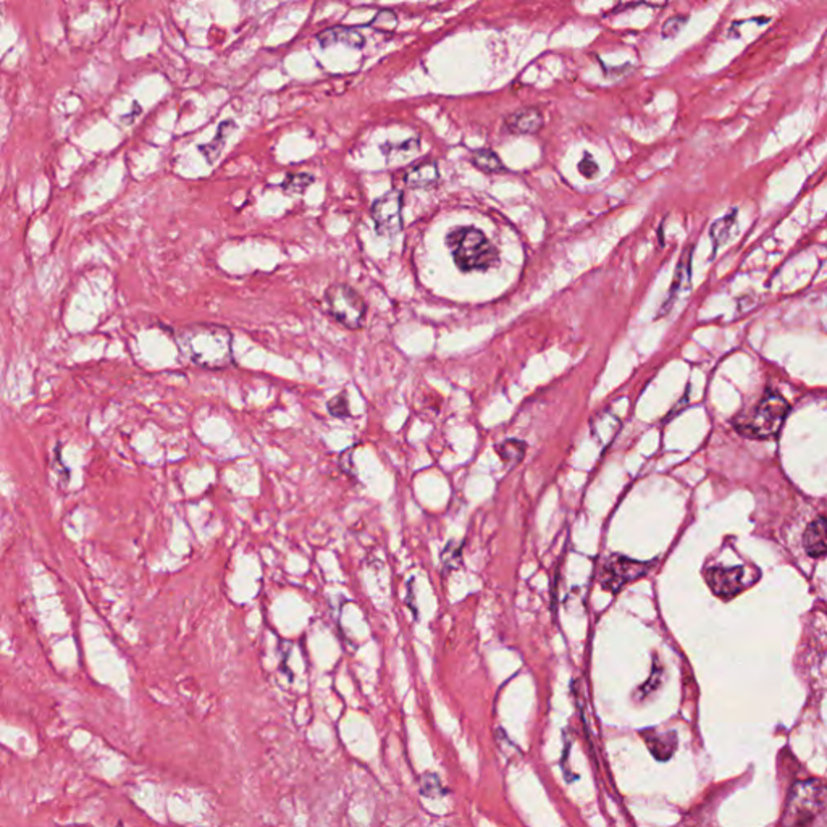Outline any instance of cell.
Returning <instances> with one entry per match:
<instances>
[{"mask_svg": "<svg viewBox=\"0 0 827 827\" xmlns=\"http://www.w3.org/2000/svg\"><path fill=\"white\" fill-rule=\"evenodd\" d=\"M180 354L194 366L207 370H225L235 364L233 334L227 326L194 324L176 332Z\"/></svg>", "mask_w": 827, "mask_h": 827, "instance_id": "cell-1", "label": "cell"}, {"mask_svg": "<svg viewBox=\"0 0 827 827\" xmlns=\"http://www.w3.org/2000/svg\"><path fill=\"white\" fill-rule=\"evenodd\" d=\"M446 246L453 255L454 263L462 271H490L500 262L496 247L484 231L474 227L453 228L446 236Z\"/></svg>", "mask_w": 827, "mask_h": 827, "instance_id": "cell-2", "label": "cell"}, {"mask_svg": "<svg viewBox=\"0 0 827 827\" xmlns=\"http://www.w3.org/2000/svg\"><path fill=\"white\" fill-rule=\"evenodd\" d=\"M782 823L786 826H827V786L804 780L792 788Z\"/></svg>", "mask_w": 827, "mask_h": 827, "instance_id": "cell-3", "label": "cell"}, {"mask_svg": "<svg viewBox=\"0 0 827 827\" xmlns=\"http://www.w3.org/2000/svg\"><path fill=\"white\" fill-rule=\"evenodd\" d=\"M324 301L328 314L342 326L350 330H360L366 324V301L350 285L334 283L326 288Z\"/></svg>", "mask_w": 827, "mask_h": 827, "instance_id": "cell-4", "label": "cell"}, {"mask_svg": "<svg viewBox=\"0 0 827 827\" xmlns=\"http://www.w3.org/2000/svg\"><path fill=\"white\" fill-rule=\"evenodd\" d=\"M788 405L779 395H768L756 407L755 414L745 427H739L743 435L751 438H772L779 433L787 417Z\"/></svg>", "mask_w": 827, "mask_h": 827, "instance_id": "cell-5", "label": "cell"}, {"mask_svg": "<svg viewBox=\"0 0 827 827\" xmlns=\"http://www.w3.org/2000/svg\"><path fill=\"white\" fill-rule=\"evenodd\" d=\"M760 579V573L755 567H713L707 573L709 589L713 593L724 600L739 595L742 591L750 589Z\"/></svg>", "mask_w": 827, "mask_h": 827, "instance_id": "cell-6", "label": "cell"}, {"mask_svg": "<svg viewBox=\"0 0 827 827\" xmlns=\"http://www.w3.org/2000/svg\"><path fill=\"white\" fill-rule=\"evenodd\" d=\"M650 567L652 563H642L622 555H613L606 559L605 565L601 567L600 585L611 593H618L630 582L644 577L645 574L650 571Z\"/></svg>", "mask_w": 827, "mask_h": 827, "instance_id": "cell-7", "label": "cell"}, {"mask_svg": "<svg viewBox=\"0 0 827 827\" xmlns=\"http://www.w3.org/2000/svg\"><path fill=\"white\" fill-rule=\"evenodd\" d=\"M401 210H403V192L398 190L387 192L382 198L375 200L370 209V214H372L377 231L387 236L398 233L403 227Z\"/></svg>", "mask_w": 827, "mask_h": 827, "instance_id": "cell-8", "label": "cell"}, {"mask_svg": "<svg viewBox=\"0 0 827 827\" xmlns=\"http://www.w3.org/2000/svg\"><path fill=\"white\" fill-rule=\"evenodd\" d=\"M543 123V115L535 107H525L506 117V128L514 135H535L540 131Z\"/></svg>", "mask_w": 827, "mask_h": 827, "instance_id": "cell-9", "label": "cell"}, {"mask_svg": "<svg viewBox=\"0 0 827 827\" xmlns=\"http://www.w3.org/2000/svg\"><path fill=\"white\" fill-rule=\"evenodd\" d=\"M438 180H440L438 165L430 160L413 165L405 173V183L411 190H429V188L437 186Z\"/></svg>", "mask_w": 827, "mask_h": 827, "instance_id": "cell-10", "label": "cell"}, {"mask_svg": "<svg viewBox=\"0 0 827 827\" xmlns=\"http://www.w3.org/2000/svg\"><path fill=\"white\" fill-rule=\"evenodd\" d=\"M645 743L650 748L652 755L660 761H668L674 755L677 748L676 732L658 734L654 731L644 732Z\"/></svg>", "mask_w": 827, "mask_h": 827, "instance_id": "cell-11", "label": "cell"}, {"mask_svg": "<svg viewBox=\"0 0 827 827\" xmlns=\"http://www.w3.org/2000/svg\"><path fill=\"white\" fill-rule=\"evenodd\" d=\"M804 547L810 556L820 557L827 555V519H818L806 527Z\"/></svg>", "mask_w": 827, "mask_h": 827, "instance_id": "cell-12", "label": "cell"}, {"mask_svg": "<svg viewBox=\"0 0 827 827\" xmlns=\"http://www.w3.org/2000/svg\"><path fill=\"white\" fill-rule=\"evenodd\" d=\"M318 42L322 48H330L333 44H346L350 48L360 49L366 40H364V36L359 34L356 30L338 26V28H332V30L322 32L318 36Z\"/></svg>", "mask_w": 827, "mask_h": 827, "instance_id": "cell-13", "label": "cell"}, {"mask_svg": "<svg viewBox=\"0 0 827 827\" xmlns=\"http://www.w3.org/2000/svg\"><path fill=\"white\" fill-rule=\"evenodd\" d=\"M235 127H236V125H235V121H231V120L223 121L222 125L218 127V131H217V135H215L214 139H212V143H209L207 146H202V147H200V152L204 154V157H206L209 164H214L215 160L218 159V156L222 154L225 141H227V138L230 136L231 131L235 129Z\"/></svg>", "mask_w": 827, "mask_h": 827, "instance_id": "cell-14", "label": "cell"}, {"mask_svg": "<svg viewBox=\"0 0 827 827\" xmlns=\"http://www.w3.org/2000/svg\"><path fill=\"white\" fill-rule=\"evenodd\" d=\"M525 451H527V443L520 440H514V438L506 440L496 446V453L500 454L502 461L511 467H514L524 459Z\"/></svg>", "mask_w": 827, "mask_h": 827, "instance_id": "cell-15", "label": "cell"}, {"mask_svg": "<svg viewBox=\"0 0 827 827\" xmlns=\"http://www.w3.org/2000/svg\"><path fill=\"white\" fill-rule=\"evenodd\" d=\"M383 154L388 157V160H405L413 159L417 152L421 151V141L419 139H407L401 144H385L382 147Z\"/></svg>", "mask_w": 827, "mask_h": 827, "instance_id": "cell-16", "label": "cell"}, {"mask_svg": "<svg viewBox=\"0 0 827 827\" xmlns=\"http://www.w3.org/2000/svg\"><path fill=\"white\" fill-rule=\"evenodd\" d=\"M472 164L478 170L485 172V173H500V172L506 170L502 165V159L490 149H480V151L474 152L472 154Z\"/></svg>", "mask_w": 827, "mask_h": 827, "instance_id": "cell-17", "label": "cell"}, {"mask_svg": "<svg viewBox=\"0 0 827 827\" xmlns=\"http://www.w3.org/2000/svg\"><path fill=\"white\" fill-rule=\"evenodd\" d=\"M312 183H314V176H310L309 173H291L287 176L281 188L287 194H303Z\"/></svg>", "mask_w": 827, "mask_h": 827, "instance_id": "cell-18", "label": "cell"}, {"mask_svg": "<svg viewBox=\"0 0 827 827\" xmlns=\"http://www.w3.org/2000/svg\"><path fill=\"white\" fill-rule=\"evenodd\" d=\"M734 222H735V212H732L731 215H727V217H724L721 220H717V222L711 227V238L715 241V249L727 239L729 233H731L732 227H734Z\"/></svg>", "mask_w": 827, "mask_h": 827, "instance_id": "cell-19", "label": "cell"}, {"mask_svg": "<svg viewBox=\"0 0 827 827\" xmlns=\"http://www.w3.org/2000/svg\"><path fill=\"white\" fill-rule=\"evenodd\" d=\"M326 409H328L330 415H333L336 419L351 417L350 401H348L346 393H342V395L334 396L333 399H330L328 405H326Z\"/></svg>", "mask_w": 827, "mask_h": 827, "instance_id": "cell-20", "label": "cell"}, {"mask_svg": "<svg viewBox=\"0 0 827 827\" xmlns=\"http://www.w3.org/2000/svg\"><path fill=\"white\" fill-rule=\"evenodd\" d=\"M421 792L423 796H438L440 794H445V790L441 787L440 779H438L435 774H425V776H422Z\"/></svg>", "mask_w": 827, "mask_h": 827, "instance_id": "cell-21", "label": "cell"}, {"mask_svg": "<svg viewBox=\"0 0 827 827\" xmlns=\"http://www.w3.org/2000/svg\"><path fill=\"white\" fill-rule=\"evenodd\" d=\"M687 23V16L676 15L672 18H669L666 23L662 24V30H661V34L664 40H671V38H676L677 34L680 32V30L684 28V24Z\"/></svg>", "mask_w": 827, "mask_h": 827, "instance_id": "cell-22", "label": "cell"}, {"mask_svg": "<svg viewBox=\"0 0 827 827\" xmlns=\"http://www.w3.org/2000/svg\"><path fill=\"white\" fill-rule=\"evenodd\" d=\"M396 23H398V18L393 13V12H380L378 15L375 16L374 22H372V26L377 28V30H395L396 28Z\"/></svg>", "mask_w": 827, "mask_h": 827, "instance_id": "cell-23", "label": "cell"}, {"mask_svg": "<svg viewBox=\"0 0 827 827\" xmlns=\"http://www.w3.org/2000/svg\"><path fill=\"white\" fill-rule=\"evenodd\" d=\"M579 172H581L582 175L585 176V178L593 180V178H597L598 173H600V167H598L597 162H595V159H593L590 154H585L583 159L581 160V164H579Z\"/></svg>", "mask_w": 827, "mask_h": 827, "instance_id": "cell-24", "label": "cell"}, {"mask_svg": "<svg viewBox=\"0 0 827 827\" xmlns=\"http://www.w3.org/2000/svg\"><path fill=\"white\" fill-rule=\"evenodd\" d=\"M668 4V0H620V7H636V5H646V7L661 8Z\"/></svg>", "mask_w": 827, "mask_h": 827, "instance_id": "cell-25", "label": "cell"}]
</instances>
